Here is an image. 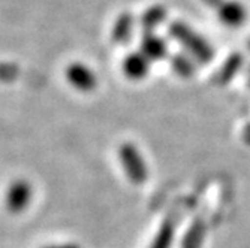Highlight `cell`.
I'll return each instance as SVG.
<instances>
[{
	"label": "cell",
	"mask_w": 250,
	"mask_h": 248,
	"mask_svg": "<svg viewBox=\"0 0 250 248\" xmlns=\"http://www.w3.org/2000/svg\"><path fill=\"white\" fill-rule=\"evenodd\" d=\"M207 233V224L204 218H196L189 226L185 238L181 241V248H201L204 244V238Z\"/></svg>",
	"instance_id": "10"
},
{
	"label": "cell",
	"mask_w": 250,
	"mask_h": 248,
	"mask_svg": "<svg viewBox=\"0 0 250 248\" xmlns=\"http://www.w3.org/2000/svg\"><path fill=\"white\" fill-rule=\"evenodd\" d=\"M150 60L141 53H130L123 60V74L132 79V81H140L144 79L150 72Z\"/></svg>",
	"instance_id": "6"
},
{
	"label": "cell",
	"mask_w": 250,
	"mask_h": 248,
	"mask_svg": "<svg viewBox=\"0 0 250 248\" xmlns=\"http://www.w3.org/2000/svg\"><path fill=\"white\" fill-rule=\"evenodd\" d=\"M32 196H33L32 186L26 179H17V181H14L8 187L5 193V205L8 211H11L12 214L22 212L30 205Z\"/></svg>",
	"instance_id": "3"
},
{
	"label": "cell",
	"mask_w": 250,
	"mask_h": 248,
	"mask_svg": "<svg viewBox=\"0 0 250 248\" xmlns=\"http://www.w3.org/2000/svg\"><path fill=\"white\" fill-rule=\"evenodd\" d=\"M243 139L247 145H250V124H247L244 127V132H243Z\"/></svg>",
	"instance_id": "16"
},
{
	"label": "cell",
	"mask_w": 250,
	"mask_h": 248,
	"mask_svg": "<svg viewBox=\"0 0 250 248\" xmlns=\"http://www.w3.org/2000/svg\"><path fill=\"white\" fill-rule=\"evenodd\" d=\"M133 30H135V18L132 14L125 12L116 19L114 26H112V30H111L112 40L120 45H125L132 40Z\"/></svg>",
	"instance_id": "9"
},
{
	"label": "cell",
	"mask_w": 250,
	"mask_h": 248,
	"mask_svg": "<svg viewBox=\"0 0 250 248\" xmlns=\"http://www.w3.org/2000/svg\"><path fill=\"white\" fill-rule=\"evenodd\" d=\"M150 61H159L167 57L168 47L167 42L154 35V32H146L141 38V50H140Z\"/></svg>",
	"instance_id": "7"
},
{
	"label": "cell",
	"mask_w": 250,
	"mask_h": 248,
	"mask_svg": "<svg viewBox=\"0 0 250 248\" xmlns=\"http://www.w3.org/2000/svg\"><path fill=\"white\" fill-rule=\"evenodd\" d=\"M219 9V18L223 24L238 27L244 24L247 18L246 8L240 2H234V0H225V2L217 8Z\"/></svg>",
	"instance_id": "8"
},
{
	"label": "cell",
	"mask_w": 250,
	"mask_h": 248,
	"mask_svg": "<svg viewBox=\"0 0 250 248\" xmlns=\"http://www.w3.org/2000/svg\"><path fill=\"white\" fill-rule=\"evenodd\" d=\"M167 19V9L161 5L150 6L140 19V26L143 27L144 33L146 32H154L159 26L165 22Z\"/></svg>",
	"instance_id": "11"
},
{
	"label": "cell",
	"mask_w": 250,
	"mask_h": 248,
	"mask_svg": "<svg viewBox=\"0 0 250 248\" xmlns=\"http://www.w3.org/2000/svg\"><path fill=\"white\" fill-rule=\"evenodd\" d=\"M45 248H80L77 244H54V245H48V247H45Z\"/></svg>",
	"instance_id": "14"
},
{
	"label": "cell",
	"mask_w": 250,
	"mask_h": 248,
	"mask_svg": "<svg viewBox=\"0 0 250 248\" xmlns=\"http://www.w3.org/2000/svg\"><path fill=\"white\" fill-rule=\"evenodd\" d=\"M168 32L175 40H178L183 45V47L193 56V58L198 60L199 63L206 64L213 60L214 51L211 48V45L204 38H201L196 32H193L190 27H188L183 21L171 22Z\"/></svg>",
	"instance_id": "1"
},
{
	"label": "cell",
	"mask_w": 250,
	"mask_h": 248,
	"mask_svg": "<svg viewBox=\"0 0 250 248\" xmlns=\"http://www.w3.org/2000/svg\"><path fill=\"white\" fill-rule=\"evenodd\" d=\"M181 218L180 211L174 210L171 211L165 220L162 221L161 228H159L157 233L154 235L151 244L148 245V248H171L172 247V241H174V235H175V229L177 224Z\"/></svg>",
	"instance_id": "5"
},
{
	"label": "cell",
	"mask_w": 250,
	"mask_h": 248,
	"mask_svg": "<svg viewBox=\"0 0 250 248\" xmlns=\"http://www.w3.org/2000/svg\"><path fill=\"white\" fill-rule=\"evenodd\" d=\"M241 64H243V56L241 54H232L222 64V67L216 75V81L219 84H228L235 76V74L240 71Z\"/></svg>",
	"instance_id": "12"
},
{
	"label": "cell",
	"mask_w": 250,
	"mask_h": 248,
	"mask_svg": "<svg viewBox=\"0 0 250 248\" xmlns=\"http://www.w3.org/2000/svg\"><path fill=\"white\" fill-rule=\"evenodd\" d=\"M247 84L250 85V71H249V75H247Z\"/></svg>",
	"instance_id": "17"
},
{
	"label": "cell",
	"mask_w": 250,
	"mask_h": 248,
	"mask_svg": "<svg viewBox=\"0 0 250 248\" xmlns=\"http://www.w3.org/2000/svg\"><path fill=\"white\" fill-rule=\"evenodd\" d=\"M66 79L80 92H92L98 85L96 74L84 63H72L66 67Z\"/></svg>",
	"instance_id": "4"
},
{
	"label": "cell",
	"mask_w": 250,
	"mask_h": 248,
	"mask_svg": "<svg viewBox=\"0 0 250 248\" xmlns=\"http://www.w3.org/2000/svg\"><path fill=\"white\" fill-rule=\"evenodd\" d=\"M202 2L204 3H206V5H208V6H214V8H219L223 2H225V0H202Z\"/></svg>",
	"instance_id": "15"
},
{
	"label": "cell",
	"mask_w": 250,
	"mask_h": 248,
	"mask_svg": "<svg viewBox=\"0 0 250 248\" xmlns=\"http://www.w3.org/2000/svg\"><path fill=\"white\" fill-rule=\"evenodd\" d=\"M119 157H120L122 168L132 184L140 186L147 181V176H148L147 163L144 160L143 154L140 153V150L133 144L130 142L123 144L119 150Z\"/></svg>",
	"instance_id": "2"
},
{
	"label": "cell",
	"mask_w": 250,
	"mask_h": 248,
	"mask_svg": "<svg viewBox=\"0 0 250 248\" xmlns=\"http://www.w3.org/2000/svg\"><path fill=\"white\" fill-rule=\"evenodd\" d=\"M171 66L177 75L188 78L195 74V63L192 58L183 56V54H175L171 58Z\"/></svg>",
	"instance_id": "13"
}]
</instances>
